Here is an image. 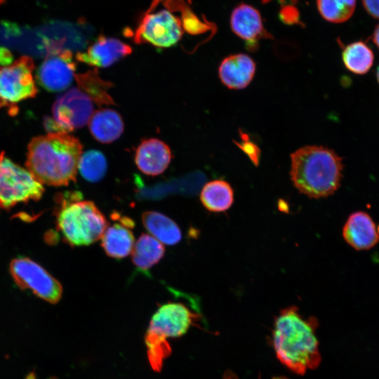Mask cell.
I'll list each match as a JSON object with an SVG mask.
<instances>
[{
  "label": "cell",
  "instance_id": "cell-6",
  "mask_svg": "<svg viewBox=\"0 0 379 379\" xmlns=\"http://www.w3.org/2000/svg\"><path fill=\"white\" fill-rule=\"evenodd\" d=\"M44 189L27 170L0 153V208L39 199Z\"/></svg>",
  "mask_w": 379,
  "mask_h": 379
},
{
  "label": "cell",
  "instance_id": "cell-20",
  "mask_svg": "<svg viewBox=\"0 0 379 379\" xmlns=\"http://www.w3.org/2000/svg\"><path fill=\"white\" fill-rule=\"evenodd\" d=\"M200 200L209 211L221 213L227 211L234 202V191L229 182L218 179L204 185Z\"/></svg>",
  "mask_w": 379,
  "mask_h": 379
},
{
  "label": "cell",
  "instance_id": "cell-5",
  "mask_svg": "<svg viewBox=\"0 0 379 379\" xmlns=\"http://www.w3.org/2000/svg\"><path fill=\"white\" fill-rule=\"evenodd\" d=\"M57 225L67 243L81 246L101 239L109 222L93 201L82 200L77 192L61 203Z\"/></svg>",
  "mask_w": 379,
  "mask_h": 379
},
{
  "label": "cell",
  "instance_id": "cell-14",
  "mask_svg": "<svg viewBox=\"0 0 379 379\" xmlns=\"http://www.w3.org/2000/svg\"><path fill=\"white\" fill-rule=\"evenodd\" d=\"M343 237L356 250L369 249L379 241L373 220L364 211H356L350 215L343 228Z\"/></svg>",
  "mask_w": 379,
  "mask_h": 379
},
{
  "label": "cell",
  "instance_id": "cell-22",
  "mask_svg": "<svg viewBox=\"0 0 379 379\" xmlns=\"http://www.w3.org/2000/svg\"><path fill=\"white\" fill-rule=\"evenodd\" d=\"M345 67L351 72L363 75L371 68L374 55L372 50L363 41H355L346 46L342 53Z\"/></svg>",
  "mask_w": 379,
  "mask_h": 379
},
{
  "label": "cell",
  "instance_id": "cell-8",
  "mask_svg": "<svg viewBox=\"0 0 379 379\" xmlns=\"http://www.w3.org/2000/svg\"><path fill=\"white\" fill-rule=\"evenodd\" d=\"M183 22L184 19L174 14L168 6L156 12L148 11L135 30L134 41L159 48L171 47L182 36Z\"/></svg>",
  "mask_w": 379,
  "mask_h": 379
},
{
  "label": "cell",
  "instance_id": "cell-21",
  "mask_svg": "<svg viewBox=\"0 0 379 379\" xmlns=\"http://www.w3.org/2000/svg\"><path fill=\"white\" fill-rule=\"evenodd\" d=\"M132 261L142 270H147L164 257L165 248L162 243L152 235L142 234L132 249Z\"/></svg>",
  "mask_w": 379,
  "mask_h": 379
},
{
  "label": "cell",
  "instance_id": "cell-26",
  "mask_svg": "<svg viewBox=\"0 0 379 379\" xmlns=\"http://www.w3.org/2000/svg\"><path fill=\"white\" fill-rule=\"evenodd\" d=\"M239 135L241 141L235 142V144L248 156L254 166H258L260 157V150L258 146L251 141L247 133L240 131Z\"/></svg>",
  "mask_w": 379,
  "mask_h": 379
},
{
  "label": "cell",
  "instance_id": "cell-32",
  "mask_svg": "<svg viewBox=\"0 0 379 379\" xmlns=\"http://www.w3.org/2000/svg\"><path fill=\"white\" fill-rule=\"evenodd\" d=\"M377 231H378V235H379V227H378Z\"/></svg>",
  "mask_w": 379,
  "mask_h": 379
},
{
  "label": "cell",
  "instance_id": "cell-7",
  "mask_svg": "<svg viewBox=\"0 0 379 379\" xmlns=\"http://www.w3.org/2000/svg\"><path fill=\"white\" fill-rule=\"evenodd\" d=\"M34 68L32 59L22 56L0 69V108L7 107L9 114L14 115L20 102L36 95L32 75Z\"/></svg>",
  "mask_w": 379,
  "mask_h": 379
},
{
  "label": "cell",
  "instance_id": "cell-16",
  "mask_svg": "<svg viewBox=\"0 0 379 379\" xmlns=\"http://www.w3.org/2000/svg\"><path fill=\"white\" fill-rule=\"evenodd\" d=\"M256 69L254 60L248 55L237 53L225 58L219 69L222 83L230 89H243L252 81Z\"/></svg>",
  "mask_w": 379,
  "mask_h": 379
},
{
  "label": "cell",
  "instance_id": "cell-4",
  "mask_svg": "<svg viewBox=\"0 0 379 379\" xmlns=\"http://www.w3.org/2000/svg\"><path fill=\"white\" fill-rule=\"evenodd\" d=\"M200 319L199 314L180 302H168L157 309L151 318L145 338L148 359L153 370L160 371L163 361L171 352L166 339L184 335Z\"/></svg>",
  "mask_w": 379,
  "mask_h": 379
},
{
  "label": "cell",
  "instance_id": "cell-15",
  "mask_svg": "<svg viewBox=\"0 0 379 379\" xmlns=\"http://www.w3.org/2000/svg\"><path fill=\"white\" fill-rule=\"evenodd\" d=\"M169 147L163 141L150 138L142 141L138 147L135 162L138 169L148 175L162 173L171 161Z\"/></svg>",
  "mask_w": 379,
  "mask_h": 379
},
{
  "label": "cell",
  "instance_id": "cell-25",
  "mask_svg": "<svg viewBox=\"0 0 379 379\" xmlns=\"http://www.w3.org/2000/svg\"><path fill=\"white\" fill-rule=\"evenodd\" d=\"M78 84L91 99L97 102L112 103V99L107 94L109 87L107 83L100 79L96 71L88 72L83 74H75Z\"/></svg>",
  "mask_w": 379,
  "mask_h": 379
},
{
  "label": "cell",
  "instance_id": "cell-9",
  "mask_svg": "<svg viewBox=\"0 0 379 379\" xmlns=\"http://www.w3.org/2000/svg\"><path fill=\"white\" fill-rule=\"evenodd\" d=\"M11 276L16 284L32 291L36 295L50 303L60 301L62 287L60 283L36 262L27 258L11 261Z\"/></svg>",
  "mask_w": 379,
  "mask_h": 379
},
{
  "label": "cell",
  "instance_id": "cell-30",
  "mask_svg": "<svg viewBox=\"0 0 379 379\" xmlns=\"http://www.w3.org/2000/svg\"><path fill=\"white\" fill-rule=\"evenodd\" d=\"M376 78H377V81L379 84V66L378 67V69H377V72H376Z\"/></svg>",
  "mask_w": 379,
  "mask_h": 379
},
{
  "label": "cell",
  "instance_id": "cell-18",
  "mask_svg": "<svg viewBox=\"0 0 379 379\" xmlns=\"http://www.w3.org/2000/svg\"><path fill=\"white\" fill-rule=\"evenodd\" d=\"M88 126L93 138L102 143H110L118 139L124 128L120 114L110 109L95 111Z\"/></svg>",
  "mask_w": 379,
  "mask_h": 379
},
{
  "label": "cell",
  "instance_id": "cell-24",
  "mask_svg": "<svg viewBox=\"0 0 379 379\" xmlns=\"http://www.w3.org/2000/svg\"><path fill=\"white\" fill-rule=\"evenodd\" d=\"M317 5L319 13L325 20L340 23L352 16L356 0H317Z\"/></svg>",
  "mask_w": 379,
  "mask_h": 379
},
{
  "label": "cell",
  "instance_id": "cell-13",
  "mask_svg": "<svg viewBox=\"0 0 379 379\" xmlns=\"http://www.w3.org/2000/svg\"><path fill=\"white\" fill-rule=\"evenodd\" d=\"M131 52V47L122 41L100 36L86 51L77 53L76 59L91 66L105 68Z\"/></svg>",
  "mask_w": 379,
  "mask_h": 379
},
{
  "label": "cell",
  "instance_id": "cell-2",
  "mask_svg": "<svg viewBox=\"0 0 379 379\" xmlns=\"http://www.w3.org/2000/svg\"><path fill=\"white\" fill-rule=\"evenodd\" d=\"M82 154L79 139L67 132L34 138L28 145L26 166L41 184L67 185L75 180Z\"/></svg>",
  "mask_w": 379,
  "mask_h": 379
},
{
  "label": "cell",
  "instance_id": "cell-17",
  "mask_svg": "<svg viewBox=\"0 0 379 379\" xmlns=\"http://www.w3.org/2000/svg\"><path fill=\"white\" fill-rule=\"evenodd\" d=\"M114 216L119 219V222L108 225L101 237V246L108 256L121 259L132 251L134 237L131 228L134 222L126 216L121 217L118 214Z\"/></svg>",
  "mask_w": 379,
  "mask_h": 379
},
{
  "label": "cell",
  "instance_id": "cell-19",
  "mask_svg": "<svg viewBox=\"0 0 379 379\" xmlns=\"http://www.w3.org/2000/svg\"><path fill=\"white\" fill-rule=\"evenodd\" d=\"M145 229L161 243L167 245L178 244L181 238V231L178 225L170 218L157 211H146L142 215Z\"/></svg>",
  "mask_w": 379,
  "mask_h": 379
},
{
  "label": "cell",
  "instance_id": "cell-31",
  "mask_svg": "<svg viewBox=\"0 0 379 379\" xmlns=\"http://www.w3.org/2000/svg\"><path fill=\"white\" fill-rule=\"evenodd\" d=\"M5 0H0V4H1L2 2H4Z\"/></svg>",
  "mask_w": 379,
  "mask_h": 379
},
{
  "label": "cell",
  "instance_id": "cell-10",
  "mask_svg": "<svg viewBox=\"0 0 379 379\" xmlns=\"http://www.w3.org/2000/svg\"><path fill=\"white\" fill-rule=\"evenodd\" d=\"M52 113L57 131L68 133L89 122L93 114V105L84 92L72 88L57 98Z\"/></svg>",
  "mask_w": 379,
  "mask_h": 379
},
{
  "label": "cell",
  "instance_id": "cell-29",
  "mask_svg": "<svg viewBox=\"0 0 379 379\" xmlns=\"http://www.w3.org/2000/svg\"><path fill=\"white\" fill-rule=\"evenodd\" d=\"M372 40H373V43L375 44V45L379 49V24L375 27V30H374V32L373 33Z\"/></svg>",
  "mask_w": 379,
  "mask_h": 379
},
{
  "label": "cell",
  "instance_id": "cell-11",
  "mask_svg": "<svg viewBox=\"0 0 379 379\" xmlns=\"http://www.w3.org/2000/svg\"><path fill=\"white\" fill-rule=\"evenodd\" d=\"M76 63L68 49L53 48L37 72L39 83L45 89L58 92L66 89L75 77Z\"/></svg>",
  "mask_w": 379,
  "mask_h": 379
},
{
  "label": "cell",
  "instance_id": "cell-1",
  "mask_svg": "<svg viewBox=\"0 0 379 379\" xmlns=\"http://www.w3.org/2000/svg\"><path fill=\"white\" fill-rule=\"evenodd\" d=\"M317 327V318L305 317L296 306L281 310L275 318L272 343L276 356L296 374L303 375L320 364Z\"/></svg>",
  "mask_w": 379,
  "mask_h": 379
},
{
  "label": "cell",
  "instance_id": "cell-23",
  "mask_svg": "<svg viewBox=\"0 0 379 379\" xmlns=\"http://www.w3.org/2000/svg\"><path fill=\"white\" fill-rule=\"evenodd\" d=\"M107 159L102 152L91 149L81 154L78 169L86 180L91 182L100 181L107 173Z\"/></svg>",
  "mask_w": 379,
  "mask_h": 379
},
{
  "label": "cell",
  "instance_id": "cell-3",
  "mask_svg": "<svg viewBox=\"0 0 379 379\" xmlns=\"http://www.w3.org/2000/svg\"><path fill=\"white\" fill-rule=\"evenodd\" d=\"M342 158L333 149L307 145L291 154L290 176L295 187L310 198L333 194L343 177Z\"/></svg>",
  "mask_w": 379,
  "mask_h": 379
},
{
  "label": "cell",
  "instance_id": "cell-12",
  "mask_svg": "<svg viewBox=\"0 0 379 379\" xmlns=\"http://www.w3.org/2000/svg\"><path fill=\"white\" fill-rule=\"evenodd\" d=\"M230 25L233 32L245 41L250 51H255L258 47L261 39L272 38L264 28L259 11L245 4H241L234 9Z\"/></svg>",
  "mask_w": 379,
  "mask_h": 379
},
{
  "label": "cell",
  "instance_id": "cell-27",
  "mask_svg": "<svg viewBox=\"0 0 379 379\" xmlns=\"http://www.w3.org/2000/svg\"><path fill=\"white\" fill-rule=\"evenodd\" d=\"M366 11L373 18L379 19V0H362Z\"/></svg>",
  "mask_w": 379,
  "mask_h": 379
},
{
  "label": "cell",
  "instance_id": "cell-28",
  "mask_svg": "<svg viewBox=\"0 0 379 379\" xmlns=\"http://www.w3.org/2000/svg\"><path fill=\"white\" fill-rule=\"evenodd\" d=\"M13 56L11 52L6 48H0V64L8 66L12 64Z\"/></svg>",
  "mask_w": 379,
  "mask_h": 379
}]
</instances>
